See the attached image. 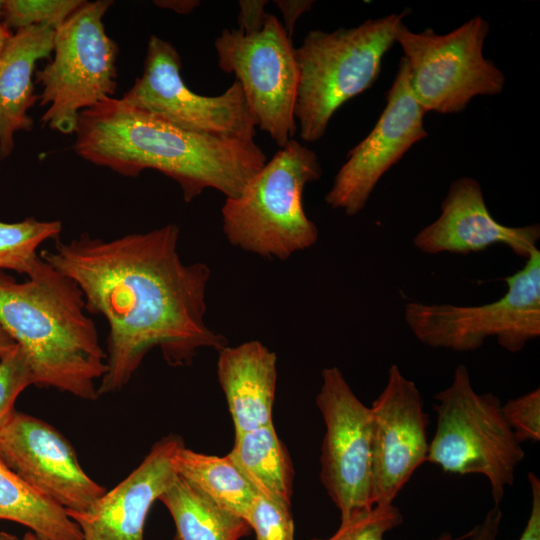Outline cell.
<instances>
[{"instance_id":"4","label":"cell","mask_w":540,"mask_h":540,"mask_svg":"<svg viewBox=\"0 0 540 540\" xmlns=\"http://www.w3.org/2000/svg\"><path fill=\"white\" fill-rule=\"evenodd\" d=\"M317 154L291 139L221 209L228 242L246 252L286 260L313 246L319 235L303 205L308 183L322 176Z\"/></svg>"},{"instance_id":"11","label":"cell","mask_w":540,"mask_h":540,"mask_svg":"<svg viewBox=\"0 0 540 540\" xmlns=\"http://www.w3.org/2000/svg\"><path fill=\"white\" fill-rule=\"evenodd\" d=\"M218 66L233 73L243 89L260 130L279 146L293 139L298 88L295 48L282 23L268 15L264 28L245 34L223 29L214 42Z\"/></svg>"},{"instance_id":"3","label":"cell","mask_w":540,"mask_h":540,"mask_svg":"<svg viewBox=\"0 0 540 540\" xmlns=\"http://www.w3.org/2000/svg\"><path fill=\"white\" fill-rule=\"evenodd\" d=\"M0 325L25 353L34 385L99 397L106 353L72 279L41 257L23 282L0 270Z\"/></svg>"},{"instance_id":"13","label":"cell","mask_w":540,"mask_h":540,"mask_svg":"<svg viewBox=\"0 0 540 540\" xmlns=\"http://www.w3.org/2000/svg\"><path fill=\"white\" fill-rule=\"evenodd\" d=\"M424 114L401 58L384 110L370 133L348 152L325 195L326 204L348 216L360 213L381 177L415 143L427 137Z\"/></svg>"},{"instance_id":"16","label":"cell","mask_w":540,"mask_h":540,"mask_svg":"<svg viewBox=\"0 0 540 540\" xmlns=\"http://www.w3.org/2000/svg\"><path fill=\"white\" fill-rule=\"evenodd\" d=\"M440 209L439 217L413 237V246L422 253L467 255L499 243L526 260L538 249L540 225L499 223L488 210L480 183L472 177L454 180Z\"/></svg>"},{"instance_id":"10","label":"cell","mask_w":540,"mask_h":540,"mask_svg":"<svg viewBox=\"0 0 540 540\" xmlns=\"http://www.w3.org/2000/svg\"><path fill=\"white\" fill-rule=\"evenodd\" d=\"M128 105L180 128L218 137L254 141L258 122L238 81L217 96L190 90L176 48L151 35L142 75L121 98Z\"/></svg>"},{"instance_id":"14","label":"cell","mask_w":540,"mask_h":540,"mask_svg":"<svg viewBox=\"0 0 540 540\" xmlns=\"http://www.w3.org/2000/svg\"><path fill=\"white\" fill-rule=\"evenodd\" d=\"M0 462L66 511H87L107 492L82 469L73 446L56 428L19 411L0 430Z\"/></svg>"},{"instance_id":"18","label":"cell","mask_w":540,"mask_h":540,"mask_svg":"<svg viewBox=\"0 0 540 540\" xmlns=\"http://www.w3.org/2000/svg\"><path fill=\"white\" fill-rule=\"evenodd\" d=\"M217 375L235 435L272 424L277 356L257 340L218 350Z\"/></svg>"},{"instance_id":"25","label":"cell","mask_w":540,"mask_h":540,"mask_svg":"<svg viewBox=\"0 0 540 540\" xmlns=\"http://www.w3.org/2000/svg\"><path fill=\"white\" fill-rule=\"evenodd\" d=\"M402 522L403 515L397 506L393 503L378 504L340 522L339 528L330 537L310 540H385V535ZM469 535L470 531L458 537L444 532L434 540H467Z\"/></svg>"},{"instance_id":"35","label":"cell","mask_w":540,"mask_h":540,"mask_svg":"<svg viewBox=\"0 0 540 540\" xmlns=\"http://www.w3.org/2000/svg\"><path fill=\"white\" fill-rule=\"evenodd\" d=\"M17 344L0 325V358L9 354Z\"/></svg>"},{"instance_id":"38","label":"cell","mask_w":540,"mask_h":540,"mask_svg":"<svg viewBox=\"0 0 540 540\" xmlns=\"http://www.w3.org/2000/svg\"><path fill=\"white\" fill-rule=\"evenodd\" d=\"M22 540H43V539L38 537L34 532H27L23 536Z\"/></svg>"},{"instance_id":"1","label":"cell","mask_w":540,"mask_h":540,"mask_svg":"<svg viewBox=\"0 0 540 540\" xmlns=\"http://www.w3.org/2000/svg\"><path fill=\"white\" fill-rule=\"evenodd\" d=\"M179 233L173 223L107 241L82 233L68 242L56 239L39 254L77 284L86 311L107 322L99 396L121 390L154 348L177 367L189 365L202 348L227 345L205 322L210 268L182 261Z\"/></svg>"},{"instance_id":"12","label":"cell","mask_w":540,"mask_h":540,"mask_svg":"<svg viewBox=\"0 0 540 540\" xmlns=\"http://www.w3.org/2000/svg\"><path fill=\"white\" fill-rule=\"evenodd\" d=\"M316 405L325 434L321 448V482L340 511V522L372 508V413L354 393L342 371H322Z\"/></svg>"},{"instance_id":"27","label":"cell","mask_w":540,"mask_h":540,"mask_svg":"<svg viewBox=\"0 0 540 540\" xmlns=\"http://www.w3.org/2000/svg\"><path fill=\"white\" fill-rule=\"evenodd\" d=\"M30 385H34L33 373L25 353L17 345L9 354L0 358V430L17 411V397Z\"/></svg>"},{"instance_id":"19","label":"cell","mask_w":540,"mask_h":540,"mask_svg":"<svg viewBox=\"0 0 540 540\" xmlns=\"http://www.w3.org/2000/svg\"><path fill=\"white\" fill-rule=\"evenodd\" d=\"M55 30L31 26L16 30L0 54V159L14 149L18 131H29L28 110L39 99L32 81L35 64L53 51Z\"/></svg>"},{"instance_id":"5","label":"cell","mask_w":540,"mask_h":540,"mask_svg":"<svg viewBox=\"0 0 540 540\" xmlns=\"http://www.w3.org/2000/svg\"><path fill=\"white\" fill-rule=\"evenodd\" d=\"M406 14L367 19L333 32L307 33L294 50L298 68L294 116L303 141L320 140L335 112L374 84Z\"/></svg>"},{"instance_id":"36","label":"cell","mask_w":540,"mask_h":540,"mask_svg":"<svg viewBox=\"0 0 540 540\" xmlns=\"http://www.w3.org/2000/svg\"><path fill=\"white\" fill-rule=\"evenodd\" d=\"M11 36V31L2 22H0V54L5 48Z\"/></svg>"},{"instance_id":"31","label":"cell","mask_w":540,"mask_h":540,"mask_svg":"<svg viewBox=\"0 0 540 540\" xmlns=\"http://www.w3.org/2000/svg\"><path fill=\"white\" fill-rule=\"evenodd\" d=\"M531 491V509L528 520L518 540H540V480L528 473Z\"/></svg>"},{"instance_id":"2","label":"cell","mask_w":540,"mask_h":540,"mask_svg":"<svg viewBox=\"0 0 540 540\" xmlns=\"http://www.w3.org/2000/svg\"><path fill=\"white\" fill-rule=\"evenodd\" d=\"M75 152L128 177L154 169L174 180L185 202L206 189L239 196L267 162L255 141L180 128L108 97L79 114Z\"/></svg>"},{"instance_id":"29","label":"cell","mask_w":540,"mask_h":540,"mask_svg":"<svg viewBox=\"0 0 540 540\" xmlns=\"http://www.w3.org/2000/svg\"><path fill=\"white\" fill-rule=\"evenodd\" d=\"M505 420L520 443L540 440V389L508 400L501 406Z\"/></svg>"},{"instance_id":"6","label":"cell","mask_w":540,"mask_h":540,"mask_svg":"<svg viewBox=\"0 0 540 540\" xmlns=\"http://www.w3.org/2000/svg\"><path fill=\"white\" fill-rule=\"evenodd\" d=\"M435 399L437 424L426 462L445 473L484 476L499 505L525 456L503 416L500 399L492 393H477L463 364L455 368L451 384Z\"/></svg>"},{"instance_id":"17","label":"cell","mask_w":540,"mask_h":540,"mask_svg":"<svg viewBox=\"0 0 540 540\" xmlns=\"http://www.w3.org/2000/svg\"><path fill=\"white\" fill-rule=\"evenodd\" d=\"M182 445L178 435L161 438L143 461L90 509L66 511L80 527L83 540H144L150 508L173 479V456Z\"/></svg>"},{"instance_id":"21","label":"cell","mask_w":540,"mask_h":540,"mask_svg":"<svg viewBox=\"0 0 540 540\" xmlns=\"http://www.w3.org/2000/svg\"><path fill=\"white\" fill-rule=\"evenodd\" d=\"M158 500L173 518L174 540H239L250 533L243 518L216 504L176 473Z\"/></svg>"},{"instance_id":"7","label":"cell","mask_w":540,"mask_h":540,"mask_svg":"<svg viewBox=\"0 0 540 540\" xmlns=\"http://www.w3.org/2000/svg\"><path fill=\"white\" fill-rule=\"evenodd\" d=\"M505 282L506 293L482 305L409 301L405 323L420 343L432 348L469 352L494 337L503 349L519 352L540 336V250Z\"/></svg>"},{"instance_id":"8","label":"cell","mask_w":540,"mask_h":540,"mask_svg":"<svg viewBox=\"0 0 540 540\" xmlns=\"http://www.w3.org/2000/svg\"><path fill=\"white\" fill-rule=\"evenodd\" d=\"M112 3L84 1L55 30L53 58L35 72L42 86L40 105H48L41 121L53 130L75 132L83 110L115 93L118 46L103 24Z\"/></svg>"},{"instance_id":"15","label":"cell","mask_w":540,"mask_h":540,"mask_svg":"<svg viewBox=\"0 0 540 540\" xmlns=\"http://www.w3.org/2000/svg\"><path fill=\"white\" fill-rule=\"evenodd\" d=\"M371 408L372 503H393L428 454V416L416 384L393 364Z\"/></svg>"},{"instance_id":"32","label":"cell","mask_w":540,"mask_h":540,"mask_svg":"<svg viewBox=\"0 0 540 540\" xmlns=\"http://www.w3.org/2000/svg\"><path fill=\"white\" fill-rule=\"evenodd\" d=\"M274 3L281 11L284 20L282 25L291 39L298 18L309 12L315 2L313 0H275Z\"/></svg>"},{"instance_id":"37","label":"cell","mask_w":540,"mask_h":540,"mask_svg":"<svg viewBox=\"0 0 540 540\" xmlns=\"http://www.w3.org/2000/svg\"><path fill=\"white\" fill-rule=\"evenodd\" d=\"M0 540H19V539L11 533L0 531Z\"/></svg>"},{"instance_id":"28","label":"cell","mask_w":540,"mask_h":540,"mask_svg":"<svg viewBox=\"0 0 540 540\" xmlns=\"http://www.w3.org/2000/svg\"><path fill=\"white\" fill-rule=\"evenodd\" d=\"M246 522L257 540H294L291 506L270 500L256 493Z\"/></svg>"},{"instance_id":"23","label":"cell","mask_w":540,"mask_h":540,"mask_svg":"<svg viewBox=\"0 0 540 540\" xmlns=\"http://www.w3.org/2000/svg\"><path fill=\"white\" fill-rule=\"evenodd\" d=\"M0 520L22 524L43 540H83L65 509L32 490L1 462Z\"/></svg>"},{"instance_id":"30","label":"cell","mask_w":540,"mask_h":540,"mask_svg":"<svg viewBox=\"0 0 540 540\" xmlns=\"http://www.w3.org/2000/svg\"><path fill=\"white\" fill-rule=\"evenodd\" d=\"M267 4V0H240L237 15L238 29L245 34L260 32L269 15L265 10Z\"/></svg>"},{"instance_id":"20","label":"cell","mask_w":540,"mask_h":540,"mask_svg":"<svg viewBox=\"0 0 540 540\" xmlns=\"http://www.w3.org/2000/svg\"><path fill=\"white\" fill-rule=\"evenodd\" d=\"M228 455L257 494L291 506L294 469L273 423L235 435Z\"/></svg>"},{"instance_id":"9","label":"cell","mask_w":540,"mask_h":540,"mask_svg":"<svg viewBox=\"0 0 540 540\" xmlns=\"http://www.w3.org/2000/svg\"><path fill=\"white\" fill-rule=\"evenodd\" d=\"M489 22L477 15L446 34L415 33L403 22L396 35L406 62L409 84L426 112L463 111L476 96L503 92V72L483 55Z\"/></svg>"},{"instance_id":"39","label":"cell","mask_w":540,"mask_h":540,"mask_svg":"<svg viewBox=\"0 0 540 540\" xmlns=\"http://www.w3.org/2000/svg\"><path fill=\"white\" fill-rule=\"evenodd\" d=\"M4 1L0 0V22L2 21Z\"/></svg>"},{"instance_id":"24","label":"cell","mask_w":540,"mask_h":540,"mask_svg":"<svg viewBox=\"0 0 540 540\" xmlns=\"http://www.w3.org/2000/svg\"><path fill=\"white\" fill-rule=\"evenodd\" d=\"M61 231L59 220L29 217L14 223L0 221V270L28 276L40 259L38 248L48 240L58 239Z\"/></svg>"},{"instance_id":"26","label":"cell","mask_w":540,"mask_h":540,"mask_svg":"<svg viewBox=\"0 0 540 540\" xmlns=\"http://www.w3.org/2000/svg\"><path fill=\"white\" fill-rule=\"evenodd\" d=\"M84 1L80 0H4L2 23L10 30L31 26L58 29Z\"/></svg>"},{"instance_id":"22","label":"cell","mask_w":540,"mask_h":540,"mask_svg":"<svg viewBox=\"0 0 540 540\" xmlns=\"http://www.w3.org/2000/svg\"><path fill=\"white\" fill-rule=\"evenodd\" d=\"M172 464L178 476L246 521L256 492L228 454L208 455L182 445L175 452Z\"/></svg>"},{"instance_id":"34","label":"cell","mask_w":540,"mask_h":540,"mask_svg":"<svg viewBox=\"0 0 540 540\" xmlns=\"http://www.w3.org/2000/svg\"><path fill=\"white\" fill-rule=\"evenodd\" d=\"M157 6L173 10L181 14L191 13L199 6L198 0H159L154 2Z\"/></svg>"},{"instance_id":"33","label":"cell","mask_w":540,"mask_h":540,"mask_svg":"<svg viewBox=\"0 0 540 540\" xmlns=\"http://www.w3.org/2000/svg\"><path fill=\"white\" fill-rule=\"evenodd\" d=\"M502 520V511L499 505L489 510L481 523L470 530L467 540H497Z\"/></svg>"}]
</instances>
